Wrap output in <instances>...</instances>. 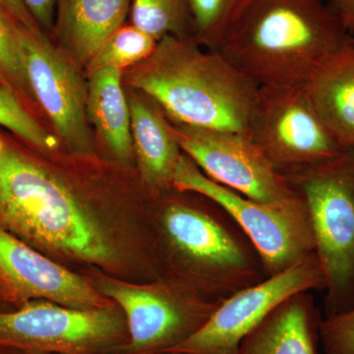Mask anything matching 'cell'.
Masks as SVG:
<instances>
[{
    "instance_id": "1",
    "label": "cell",
    "mask_w": 354,
    "mask_h": 354,
    "mask_svg": "<svg viewBox=\"0 0 354 354\" xmlns=\"http://www.w3.org/2000/svg\"><path fill=\"white\" fill-rule=\"evenodd\" d=\"M39 153L0 136V223L79 274L162 278L153 194L136 167Z\"/></svg>"
},
{
    "instance_id": "2",
    "label": "cell",
    "mask_w": 354,
    "mask_h": 354,
    "mask_svg": "<svg viewBox=\"0 0 354 354\" xmlns=\"http://www.w3.org/2000/svg\"><path fill=\"white\" fill-rule=\"evenodd\" d=\"M152 216L162 277L213 302L269 278L245 232L206 195L176 187L157 193Z\"/></svg>"
},
{
    "instance_id": "3",
    "label": "cell",
    "mask_w": 354,
    "mask_h": 354,
    "mask_svg": "<svg viewBox=\"0 0 354 354\" xmlns=\"http://www.w3.org/2000/svg\"><path fill=\"white\" fill-rule=\"evenodd\" d=\"M353 41L322 0H250L216 51L258 87H297Z\"/></svg>"
},
{
    "instance_id": "4",
    "label": "cell",
    "mask_w": 354,
    "mask_h": 354,
    "mask_svg": "<svg viewBox=\"0 0 354 354\" xmlns=\"http://www.w3.org/2000/svg\"><path fill=\"white\" fill-rule=\"evenodd\" d=\"M127 80L155 100L172 122L245 136L259 90L218 51L174 36L160 39Z\"/></svg>"
},
{
    "instance_id": "5",
    "label": "cell",
    "mask_w": 354,
    "mask_h": 354,
    "mask_svg": "<svg viewBox=\"0 0 354 354\" xmlns=\"http://www.w3.org/2000/svg\"><path fill=\"white\" fill-rule=\"evenodd\" d=\"M306 205L325 279L324 318L354 309V148L286 176Z\"/></svg>"
},
{
    "instance_id": "6",
    "label": "cell",
    "mask_w": 354,
    "mask_h": 354,
    "mask_svg": "<svg viewBox=\"0 0 354 354\" xmlns=\"http://www.w3.org/2000/svg\"><path fill=\"white\" fill-rule=\"evenodd\" d=\"M127 319L129 341L120 351L152 354L176 351L201 329L221 302H213L165 277L134 283L97 270L84 272Z\"/></svg>"
},
{
    "instance_id": "7",
    "label": "cell",
    "mask_w": 354,
    "mask_h": 354,
    "mask_svg": "<svg viewBox=\"0 0 354 354\" xmlns=\"http://www.w3.org/2000/svg\"><path fill=\"white\" fill-rule=\"evenodd\" d=\"M128 341L127 319L115 304L80 309L32 300L0 312V348L26 354H113Z\"/></svg>"
},
{
    "instance_id": "8",
    "label": "cell",
    "mask_w": 354,
    "mask_h": 354,
    "mask_svg": "<svg viewBox=\"0 0 354 354\" xmlns=\"http://www.w3.org/2000/svg\"><path fill=\"white\" fill-rule=\"evenodd\" d=\"M247 137L286 177L346 150L324 124L305 86L259 87Z\"/></svg>"
},
{
    "instance_id": "9",
    "label": "cell",
    "mask_w": 354,
    "mask_h": 354,
    "mask_svg": "<svg viewBox=\"0 0 354 354\" xmlns=\"http://www.w3.org/2000/svg\"><path fill=\"white\" fill-rule=\"evenodd\" d=\"M171 122L183 153L209 179L252 201L308 216L304 198L245 135Z\"/></svg>"
},
{
    "instance_id": "10",
    "label": "cell",
    "mask_w": 354,
    "mask_h": 354,
    "mask_svg": "<svg viewBox=\"0 0 354 354\" xmlns=\"http://www.w3.org/2000/svg\"><path fill=\"white\" fill-rule=\"evenodd\" d=\"M174 187L201 193L227 209L257 249L268 277L286 271L315 254L308 216L288 213L242 196L209 179L185 153L177 164Z\"/></svg>"
},
{
    "instance_id": "11",
    "label": "cell",
    "mask_w": 354,
    "mask_h": 354,
    "mask_svg": "<svg viewBox=\"0 0 354 354\" xmlns=\"http://www.w3.org/2000/svg\"><path fill=\"white\" fill-rule=\"evenodd\" d=\"M19 39L32 95L53 123L64 153L80 160H102L88 127L87 84L46 34L22 27Z\"/></svg>"
},
{
    "instance_id": "12",
    "label": "cell",
    "mask_w": 354,
    "mask_h": 354,
    "mask_svg": "<svg viewBox=\"0 0 354 354\" xmlns=\"http://www.w3.org/2000/svg\"><path fill=\"white\" fill-rule=\"evenodd\" d=\"M325 290L315 254L223 300L208 322L174 351L186 354H236L242 341L270 313L298 292Z\"/></svg>"
},
{
    "instance_id": "13",
    "label": "cell",
    "mask_w": 354,
    "mask_h": 354,
    "mask_svg": "<svg viewBox=\"0 0 354 354\" xmlns=\"http://www.w3.org/2000/svg\"><path fill=\"white\" fill-rule=\"evenodd\" d=\"M0 283L15 309L32 300H48L80 309L114 304L97 290L87 277L44 255L1 223Z\"/></svg>"
},
{
    "instance_id": "14",
    "label": "cell",
    "mask_w": 354,
    "mask_h": 354,
    "mask_svg": "<svg viewBox=\"0 0 354 354\" xmlns=\"http://www.w3.org/2000/svg\"><path fill=\"white\" fill-rule=\"evenodd\" d=\"M138 94L128 99L135 167L148 189L157 194L174 187L183 153L162 106L149 95Z\"/></svg>"
},
{
    "instance_id": "15",
    "label": "cell",
    "mask_w": 354,
    "mask_h": 354,
    "mask_svg": "<svg viewBox=\"0 0 354 354\" xmlns=\"http://www.w3.org/2000/svg\"><path fill=\"white\" fill-rule=\"evenodd\" d=\"M323 319L311 292L295 293L247 335L236 354H321Z\"/></svg>"
},
{
    "instance_id": "16",
    "label": "cell",
    "mask_w": 354,
    "mask_h": 354,
    "mask_svg": "<svg viewBox=\"0 0 354 354\" xmlns=\"http://www.w3.org/2000/svg\"><path fill=\"white\" fill-rule=\"evenodd\" d=\"M131 0H57L53 31L86 67L102 44L124 25Z\"/></svg>"
},
{
    "instance_id": "17",
    "label": "cell",
    "mask_w": 354,
    "mask_h": 354,
    "mask_svg": "<svg viewBox=\"0 0 354 354\" xmlns=\"http://www.w3.org/2000/svg\"><path fill=\"white\" fill-rule=\"evenodd\" d=\"M87 111L109 162L135 167L129 104L122 88V70L104 67L88 72Z\"/></svg>"
},
{
    "instance_id": "18",
    "label": "cell",
    "mask_w": 354,
    "mask_h": 354,
    "mask_svg": "<svg viewBox=\"0 0 354 354\" xmlns=\"http://www.w3.org/2000/svg\"><path fill=\"white\" fill-rule=\"evenodd\" d=\"M324 124L344 149L354 147V41L326 60L305 85Z\"/></svg>"
},
{
    "instance_id": "19",
    "label": "cell",
    "mask_w": 354,
    "mask_h": 354,
    "mask_svg": "<svg viewBox=\"0 0 354 354\" xmlns=\"http://www.w3.org/2000/svg\"><path fill=\"white\" fill-rule=\"evenodd\" d=\"M131 24L160 41L167 36L192 38L188 0H131Z\"/></svg>"
},
{
    "instance_id": "20",
    "label": "cell",
    "mask_w": 354,
    "mask_h": 354,
    "mask_svg": "<svg viewBox=\"0 0 354 354\" xmlns=\"http://www.w3.org/2000/svg\"><path fill=\"white\" fill-rule=\"evenodd\" d=\"M250 0H188L192 37L207 50H216Z\"/></svg>"
},
{
    "instance_id": "21",
    "label": "cell",
    "mask_w": 354,
    "mask_h": 354,
    "mask_svg": "<svg viewBox=\"0 0 354 354\" xmlns=\"http://www.w3.org/2000/svg\"><path fill=\"white\" fill-rule=\"evenodd\" d=\"M158 41L134 25H122L111 35L88 64V72L104 67L122 70L141 64L153 53Z\"/></svg>"
},
{
    "instance_id": "22",
    "label": "cell",
    "mask_w": 354,
    "mask_h": 354,
    "mask_svg": "<svg viewBox=\"0 0 354 354\" xmlns=\"http://www.w3.org/2000/svg\"><path fill=\"white\" fill-rule=\"evenodd\" d=\"M0 125L24 140L39 153H57L59 140L50 134L25 109L15 90L0 76Z\"/></svg>"
},
{
    "instance_id": "23",
    "label": "cell",
    "mask_w": 354,
    "mask_h": 354,
    "mask_svg": "<svg viewBox=\"0 0 354 354\" xmlns=\"http://www.w3.org/2000/svg\"><path fill=\"white\" fill-rule=\"evenodd\" d=\"M21 28L0 6V76L14 90L35 99L21 53Z\"/></svg>"
},
{
    "instance_id": "24",
    "label": "cell",
    "mask_w": 354,
    "mask_h": 354,
    "mask_svg": "<svg viewBox=\"0 0 354 354\" xmlns=\"http://www.w3.org/2000/svg\"><path fill=\"white\" fill-rule=\"evenodd\" d=\"M320 339L324 354H354V309L324 318Z\"/></svg>"
},
{
    "instance_id": "25",
    "label": "cell",
    "mask_w": 354,
    "mask_h": 354,
    "mask_svg": "<svg viewBox=\"0 0 354 354\" xmlns=\"http://www.w3.org/2000/svg\"><path fill=\"white\" fill-rule=\"evenodd\" d=\"M43 32L53 31L57 0H23Z\"/></svg>"
},
{
    "instance_id": "26",
    "label": "cell",
    "mask_w": 354,
    "mask_h": 354,
    "mask_svg": "<svg viewBox=\"0 0 354 354\" xmlns=\"http://www.w3.org/2000/svg\"><path fill=\"white\" fill-rule=\"evenodd\" d=\"M0 6L25 29L37 34H44L23 0H0Z\"/></svg>"
},
{
    "instance_id": "27",
    "label": "cell",
    "mask_w": 354,
    "mask_h": 354,
    "mask_svg": "<svg viewBox=\"0 0 354 354\" xmlns=\"http://www.w3.org/2000/svg\"><path fill=\"white\" fill-rule=\"evenodd\" d=\"M334 11L349 34L354 32V0H330Z\"/></svg>"
},
{
    "instance_id": "28",
    "label": "cell",
    "mask_w": 354,
    "mask_h": 354,
    "mask_svg": "<svg viewBox=\"0 0 354 354\" xmlns=\"http://www.w3.org/2000/svg\"><path fill=\"white\" fill-rule=\"evenodd\" d=\"M12 310H15V308H14L13 305L9 301L3 286L0 283V312L12 311Z\"/></svg>"
},
{
    "instance_id": "29",
    "label": "cell",
    "mask_w": 354,
    "mask_h": 354,
    "mask_svg": "<svg viewBox=\"0 0 354 354\" xmlns=\"http://www.w3.org/2000/svg\"><path fill=\"white\" fill-rule=\"evenodd\" d=\"M0 354H26L21 351H13V349L0 348Z\"/></svg>"
},
{
    "instance_id": "30",
    "label": "cell",
    "mask_w": 354,
    "mask_h": 354,
    "mask_svg": "<svg viewBox=\"0 0 354 354\" xmlns=\"http://www.w3.org/2000/svg\"><path fill=\"white\" fill-rule=\"evenodd\" d=\"M113 354H133V353H123V351H118V353H115ZM152 354H186V353H180V351H165V353H152Z\"/></svg>"
},
{
    "instance_id": "31",
    "label": "cell",
    "mask_w": 354,
    "mask_h": 354,
    "mask_svg": "<svg viewBox=\"0 0 354 354\" xmlns=\"http://www.w3.org/2000/svg\"><path fill=\"white\" fill-rule=\"evenodd\" d=\"M39 354H55V353H39Z\"/></svg>"
},
{
    "instance_id": "32",
    "label": "cell",
    "mask_w": 354,
    "mask_h": 354,
    "mask_svg": "<svg viewBox=\"0 0 354 354\" xmlns=\"http://www.w3.org/2000/svg\"><path fill=\"white\" fill-rule=\"evenodd\" d=\"M353 148H354V147H353Z\"/></svg>"
}]
</instances>
